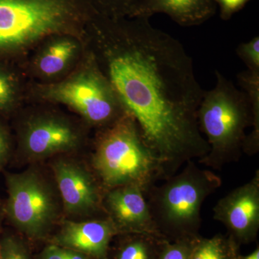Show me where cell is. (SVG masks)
<instances>
[{"instance_id":"6da1fadb","label":"cell","mask_w":259,"mask_h":259,"mask_svg":"<svg viewBox=\"0 0 259 259\" xmlns=\"http://www.w3.org/2000/svg\"><path fill=\"white\" fill-rule=\"evenodd\" d=\"M132 19L93 17L104 40L102 72L166 180L208 153L197 117L204 90L177 39L153 27L149 18Z\"/></svg>"},{"instance_id":"7a4b0ae2","label":"cell","mask_w":259,"mask_h":259,"mask_svg":"<svg viewBox=\"0 0 259 259\" xmlns=\"http://www.w3.org/2000/svg\"><path fill=\"white\" fill-rule=\"evenodd\" d=\"M214 88L204 91L197 110L199 128L209 151L198 162L220 170L238 161L242 153L253 156L259 150V74L237 75L239 90L219 71Z\"/></svg>"},{"instance_id":"3957f363","label":"cell","mask_w":259,"mask_h":259,"mask_svg":"<svg viewBox=\"0 0 259 259\" xmlns=\"http://www.w3.org/2000/svg\"><path fill=\"white\" fill-rule=\"evenodd\" d=\"M183 166L145 194L156 229L170 241L199 236L202 204L222 185L221 177L194 161Z\"/></svg>"},{"instance_id":"277c9868","label":"cell","mask_w":259,"mask_h":259,"mask_svg":"<svg viewBox=\"0 0 259 259\" xmlns=\"http://www.w3.org/2000/svg\"><path fill=\"white\" fill-rule=\"evenodd\" d=\"M92 165L104 192L121 186L136 185L146 194L158 181L163 180L159 162L145 144L128 112L102 128Z\"/></svg>"},{"instance_id":"5b68a950","label":"cell","mask_w":259,"mask_h":259,"mask_svg":"<svg viewBox=\"0 0 259 259\" xmlns=\"http://www.w3.org/2000/svg\"><path fill=\"white\" fill-rule=\"evenodd\" d=\"M94 13L87 0H0V58L74 30Z\"/></svg>"},{"instance_id":"8992f818","label":"cell","mask_w":259,"mask_h":259,"mask_svg":"<svg viewBox=\"0 0 259 259\" xmlns=\"http://www.w3.org/2000/svg\"><path fill=\"white\" fill-rule=\"evenodd\" d=\"M6 214L15 228L30 238H42L59 214L54 189L36 169L29 168L6 177Z\"/></svg>"},{"instance_id":"52a82bcc","label":"cell","mask_w":259,"mask_h":259,"mask_svg":"<svg viewBox=\"0 0 259 259\" xmlns=\"http://www.w3.org/2000/svg\"><path fill=\"white\" fill-rule=\"evenodd\" d=\"M42 93L48 100L67 105L89 123L102 128L111 125L127 112L106 76L95 66L48 86Z\"/></svg>"},{"instance_id":"ba28073f","label":"cell","mask_w":259,"mask_h":259,"mask_svg":"<svg viewBox=\"0 0 259 259\" xmlns=\"http://www.w3.org/2000/svg\"><path fill=\"white\" fill-rule=\"evenodd\" d=\"M213 218L226 227L227 234L240 245L256 239L259 231V171L247 183L219 199Z\"/></svg>"},{"instance_id":"9c48e42d","label":"cell","mask_w":259,"mask_h":259,"mask_svg":"<svg viewBox=\"0 0 259 259\" xmlns=\"http://www.w3.org/2000/svg\"><path fill=\"white\" fill-rule=\"evenodd\" d=\"M65 212L70 215L90 216L104 212V192L94 174L77 162L57 160L52 165Z\"/></svg>"},{"instance_id":"30bf717a","label":"cell","mask_w":259,"mask_h":259,"mask_svg":"<svg viewBox=\"0 0 259 259\" xmlns=\"http://www.w3.org/2000/svg\"><path fill=\"white\" fill-rule=\"evenodd\" d=\"M102 207L117 234L146 233L162 237L150 214L144 192L138 186H121L106 191Z\"/></svg>"},{"instance_id":"8fae6325","label":"cell","mask_w":259,"mask_h":259,"mask_svg":"<svg viewBox=\"0 0 259 259\" xmlns=\"http://www.w3.org/2000/svg\"><path fill=\"white\" fill-rule=\"evenodd\" d=\"M79 144L76 129L66 120L54 117H40L29 122L22 139L23 152L32 160L69 152Z\"/></svg>"},{"instance_id":"7c38bea8","label":"cell","mask_w":259,"mask_h":259,"mask_svg":"<svg viewBox=\"0 0 259 259\" xmlns=\"http://www.w3.org/2000/svg\"><path fill=\"white\" fill-rule=\"evenodd\" d=\"M117 232L107 217L83 222L66 221L54 244L76 250L93 259H107L110 244Z\"/></svg>"},{"instance_id":"4fadbf2b","label":"cell","mask_w":259,"mask_h":259,"mask_svg":"<svg viewBox=\"0 0 259 259\" xmlns=\"http://www.w3.org/2000/svg\"><path fill=\"white\" fill-rule=\"evenodd\" d=\"M214 0H140L131 18L163 13L183 27L199 25L215 14Z\"/></svg>"},{"instance_id":"5bb4252c","label":"cell","mask_w":259,"mask_h":259,"mask_svg":"<svg viewBox=\"0 0 259 259\" xmlns=\"http://www.w3.org/2000/svg\"><path fill=\"white\" fill-rule=\"evenodd\" d=\"M122 239L116 248L113 259H159L165 239L146 233L120 234Z\"/></svg>"},{"instance_id":"9a60e30c","label":"cell","mask_w":259,"mask_h":259,"mask_svg":"<svg viewBox=\"0 0 259 259\" xmlns=\"http://www.w3.org/2000/svg\"><path fill=\"white\" fill-rule=\"evenodd\" d=\"M77 49L75 40L70 37H59L42 51L37 60V69L47 76L60 74L74 59Z\"/></svg>"},{"instance_id":"2e32d148","label":"cell","mask_w":259,"mask_h":259,"mask_svg":"<svg viewBox=\"0 0 259 259\" xmlns=\"http://www.w3.org/2000/svg\"><path fill=\"white\" fill-rule=\"evenodd\" d=\"M240 245L229 235L216 234L212 238L199 235L194 242L191 259H237Z\"/></svg>"},{"instance_id":"e0dca14e","label":"cell","mask_w":259,"mask_h":259,"mask_svg":"<svg viewBox=\"0 0 259 259\" xmlns=\"http://www.w3.org/2000/svg\"><path fill=\"white\" fill-rule=\"evenodd\" d=\"M98 14L111 18H131L140 0H87Z\"/></svg>"},{"instance_id":"ac0fdd59","label":"cell","mask_w":259,"mask_h":259,"mask_svg":"<svg viewBox=\"0 0 259 259\" xmlns=\"http://www.w3.org/2000/svg\"><path fill=\"white\" fill-rule=\"evenodd\" d=\"M18 82L14 74L0 66V112L11 110L18 98Z\"/></svg>"},{"instance_id":"d6986e66","label":"cell","mask_w":259,"mask_h":259,"mask_svg":"<svg viewBox=\"0 0 259 259\" xmlns=\"http://www.w3.org/2000/svg\"><path fill=\"white\" fill-rule=\"evenodd\" d=\"M197 236L180 238L171 241L166 240L162 248L159 259H191L194 242Z\"/></svg>"},{"instance_id":"ffe728a7","label":"cell","mask_w":259,"mask_h":259,"mask_svg":"<svg viewBox=\"0 0 259 259\" xmlns=\"http://www.w3.org/2000/svg\"><path fill=\"white\" fill-rule=\"evenodd\" d=\"M237 56L246 66L247 70L259 73V37L241 42L236 48Z\"/></svg>"},{"instance_id":"44dd1931","label":"cell","mask_w":259,"mask_h":259,"mask_svg":"<svg viewBox=\"0 0 259 259\" xmlns=\"http://www.w3.org/2000/svg\"><path fill=\"white\" fill-rule=\"evenodd\" d=\"M2 259H30L25 244L13 236L5 237L0 241Z\"/></svg>"},{"instance_id":"7402d4cb","label":"cell","mask_w":259,"mask_h":259,"mask_svg":"<svg viewBox=\"0 0 259 259\" xmlns=\"http://www.w3.org/2000/svg\"><path fill=\"white\" fill-rule=\"evenodd\" d=\"M220 8V16L223 20H230L233 15L243 9L250 0H214Z\"/></svg>"},{"instance_id":"603a6c76","label":"cell","mask_w":259,"mask_h":259,"mask_svg":"<svg viewBox=\"0 0 259 259\" xmlns=\"http://www.w3.org/2000/svg\"><path fill=\"white\" fill-rule=\"evenodd\" d=\"M10 151V138L3 126L0 125V171L3 168Z\"/></svg>"},{"instance_id":"cb8c5ba5","label":"cell","mask_w":259,"mask_h":259,"mask_svg":"<svg viewBox=\"0 0 259 259\" xmlns=\"http://www.w3.org/2000/svg\"><path fill=\"white\" fill-rule=\"evenodd\" d=\"M40 259H67L64 248L56 244L47 246L40 255Z\"/></svg>"},{"instance_id":"d4e9b609","label":"cell","mask_w":259,"mask_h":259,"mask_svg":"<svg viewBox=\"0 0 259 259\" xmlns=\"http://www.w3.org/2000/svg\"><path fill=\"white\" fill-rule=\"evenodd\" d=\"M237 259H259V247L258 245L257 248L253 250L252 253L247 255H238Z\"/></svg>"},{"instance_id":"484cf974","label":"cell","mask_w":259,"mask_h":259,"mask_svg":"<svg viewBox=\"0 0 259 259\" xmlns=\"http://www.w3.org/2000/svg\"><path fill=\"white\" fill-rule=\"evenodd\" d=\"M0 259H2L1 248H0Z\"/></svg>"},{"instance_id":"4316f807","label":"cell","mask_w":259,"mask_h":259,"mask_svg":"<svg viewBox=\"0 0 259 259\" xmlns=\"http://www.w3.org/2000/svg\"><path fill=\"white\" fill-rule=\"evenodd\" d=\"M1 219H2V218H1V214H0V223H1Z\"/></svg>"}]
</instances>
